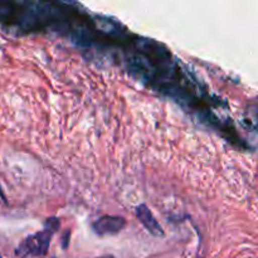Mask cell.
<instances>
[{
  "mask_svg": "<svg viewBox=\"0 0 258 258\" xmlns=\"http://www.w3.org/2000/svg\"><path fill=\"white\" fill-rule=\"evenodd\" d=\"M60 222L59 219L52 217L45 221L44 229L37 232L34 234H30L27 238L23 239L19 246L15 249V256L18 258H34L45 256L49 249L50 241L55 232L59 229Z\"/></svg>",
  "mask_w": 258,
  "mask_h": 258,
  "instance_id": "cell-1",
  "label": "cell"
},
{
  "mask_svg": "<svg viewBox=\"0 0 258 258\" xmlns=\"http://www.w3.org/2000/svg\"><path fill=\"white\" fill-rule=\"evenodd\" d=\"M100 258H115L113 256H103V257H100Z\"/></svg>",
  "mask_w": 258,
  "mask_h": 258,
  "instance_id": "cell-5",
  "label": "cell"
},
{
  "mask_svg": "<svg viewBox=\"0 0 258 258\" xmlns=\"http://www.w3.org/2000/svg\"><path fill=\"white\" fill-rule=\"evenodd\" d=\"M0 258H3V257H2V254H0Z\"/></svg>",
  "mask_w": 258,
  "mask_h": 258,
  "instance_id": "cell-6",
  "label": "cell"
},
{
  "mask_svg": "<svg viewBox=\"0 0 258 258\" xmlns=\"http://www.w3.org/2000/svg\"><path fill=\"white\" fill-rule=\"evenodd\" d=\"M70 239H71V231L63 232L62 237H60V243H62V248L67 249L70 246Z\"/></svg>",
  "mask_w": 258,
  "mask_h": 258,
  "instance_id": "cell-4",
  "label": "cell"
},
{
  "mask_svg": "<svg viewBox=\"0 0 258 258\" xmlns=\"http://www.w3.org/2000/svg\"><path fill=\"white\" fill-rule=\"evenodd\" d=\"M135 213L139 221H140L141 224L144 226V228H146V231H148L151 236L164 237L163 227L158 223L156 218L154 217V214L151 213V211L148 208L146 204H140V206L136 207Z\"/></svg>",
  "mask_w": 258,
  "mask_h": 258,
  "instance_id": "cell-3",
  "label": "cell"
},
{
  "mask_svg": "<svg viewBox=\"0 0 258 258\" xmlns=\"http://www.w3.org/2000/svg\"><path fill=\"white\" fill-rule=\"evenodd\" d=\"M126 227V221L122 217L103 216L92 223V229L97 236H116Z\"/></svg>",
  "mask_w": 258,
  "mask_h": 258,
  "instance_id": "cell-2",
  "label": "cell"
}]
</instances>
